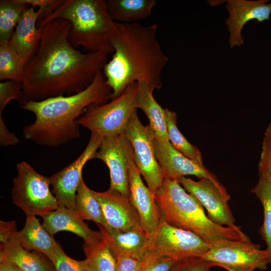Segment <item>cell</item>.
<instances>
[{"label": "cell", "instance_id": "cell-2", "mask_svg": "<svg viewBox=\"0 0 271 271\" xmlns=\"http://www.w3.org/2000/svg\"><path fill=\"white\" fill-rule=\"evenodd\" d=\"M115 23L118 31L112 42L114 52L102 70L112 90L111 99L134 82L161 88L162 72L169 57L157 38L158 26Z\"/></svg>", "mask_w": 271, "mask_h": 271}, {"label": "cell", "instance_id": "cell-28", "mask_svg": "<svg viewBox=\"0 0 271 271\" xmlns=\"http://www.w3.org/2000/svg\"><path fill=\"white\" fill-rule=\"evenodd\" d=\"M165 114L168 134L171 145L185 157L204 166L202 154L199 149L191 144L178 129L176 113L166 108Z\"/></svg>", "mask_w": 271, "mask_h": 271}, {"label": "cell", "instance_id": "cell-17", "mask_svg": "<svg viewBox=\"0 0 271 271\" xmlns=\"http://www.w3.org/2000/svg\"><path fill=\"white\" fill-rule=\"evenodd\" d=\"M109 228L127 230L142 228L139 215L129 198L108 189L103 192L93 191Z\"/></svg>", "mask_w": 271, "mask_h": 271}, {"label": "cell", "instance_id": "cell-36", "mask_svg": "<svg viewBox=\"0 0 271 271\" xmlns=\"http://www.w3.org/2000/svg\"><path fill=\"white\" fill-rule=\"evenodd\" d=\"M115 260V271H141L143 260L131 255L120 256Z\"/></svg>", "mask_w": 271, "mask_h": 271}, {"label": "cell", "instance_id": "cell-18", "mask_svg": "<svg viewBox=\"0 0 271 271\" xmlns=\"http://www.w3.org/2000/svg\"><path fill=\"white\" fill-rule=\"evenodd\" d=\"M42 225L51 235L60 231H68L82 238L85 244L92 245L101 241V232L91 229L75 210L58 207L43 217Z\"/></svg>", "mask_w": 271, "mask_h": 271}, {"label": "cell", "instance_id": "cell-6", "mask_svg": "<svg viewBox=\"0 0 271 271\" xmlns=\"http://www.w3.org/2000/svg\"><path fill=\"white\" fill-rule=\"evenodd\" d=\"M137 90L138 83L134 82L110 102L89 106L77 123L103 138L124 133L130 117L137 109Z\"/></svg>", "mask_w": 271, "mask_h": 271}, {"label": "cell", "instance_id": "cell-29", "mask_svg": "<svg viewBox=\"0 0 271 271\" xmlns=\"http://www.w3.org/2000/svg\"><path fill=\"white\" fill-rule=\"evenodd\" d=\"M84 260L88 271H115V260L105 239L94 244H84Z\"/></svg>", "mask_w": 271, "mask_h": 271}, {"label": "cell", "instance_id": "cell-16", "mask_svg": "<svg viewBox=\"0 0 271 271\" xmlns=\"http://www.w3.org/2000/svg\"><path fill=\"white\" fill-rule=\"evenodd\" d=\"M268 0H228L226 7L228 12L225 21L229 33L231 48L240 47L244 42L242 35L243 27L249 21L259 22L268 20L271 14V3Z\"/></svg>", "mask_w": 271, "mask_h": 271}, {"label": "cell", "instance_id": "cell-32", "mask_svg": "<svg viewBox=\"0 0 271 271\" xmlns=\"http://www.w3.org/2000/svg\"><path fill=\"white\" fill-rule=\"evenodd\" d=\"M55 271H88L83 260H77L68 256L60 247L50 260Z\"/></svg>", "mask_w": 271, "mask_h": 271}, {"label": "cell", "instance_id": "cell-7", "mask_svg": "<svg viewBox=\"0 0 271 271\" xmlns=\"http://www.w3.org/2000/svg\"><path fill=\"white\" fill-rule=\"evenodd\" d=\"M50 185L49 177L37 172L27 162H20L13 179L12 201L26 216L43 217L59 207Z\"/></svg>", "mask_w": 271, "mask_h": 271}, {"label": "cell", "instance_id": "cell-33", "mask_svg": "<svg viewBox=\"0 0 271 271\" xmlns=\"http://www.w3.org/2000/svg\"><path fill=\"white\" fill-rule=\"evenodd\" d=\"M213 263L201 257H190L179 260L171 271H209Z\"/></svg>", "mask_w": 271, "mask_h": 271}, {"label": "cell", "instance_id": "cell-40", "mask_svg": "<svg viewBox=\"0 0 271 271\" xmlns=\"http://www.w3.org/2000/svg\"><path fill=\"white\" fill-rule=\"evenodd\" d=\"M262 144L271 146V122L268 124L264 132Z\"/></svg>", "mask_w": 271, "mask_h": 271}, {"label": "cell", "instance_id": "cell-14", "mask_svg": "<svg viewBox=\"0 0 271 271\" xmlns=\"http://www.w3.org/2000/svg\"><path fill=\"white\" fill-rule=\"evenodd\" d=\"M154 145L157 161L165 176L177 180L181 177L193 175L199 179L211 181L227 198L230 196L216 176L201 165L184 156L171 145L170 141H162L154 137Z\"/></svg>", "mask_w": 271, "mask_h": 271}, {"label": "cell", "instance_id": "cell-26", "mask_svg": "<svg viewBox=\"0 0 271 271\" xmlns=\"http://www.w3.org/2000/svg\"><path fill=\"white\" fill-rule=\"evenodd\" d=\"M251 192L260 201L263 209V221L259 232L271 254V176L259 175Z\"/></svg>", "mask_w": 271, "mask_h": 271}, {"label": "cell", "instance_id": "cell-15", "mask_svg": "<svg viewBox=\"0 0 271 271\" xmlns=\"http://www.w3.org/2000/svg\"><path fill=\"white\" fill-rule=\"evenodd\" d=\"M129 199L137 210L143 229L150 238L157 231L163 218L155 194L144 183L133 161L129 167Z\"/></svg>", "mask_w": 271, "mask_h": 271}, {"label": "cell", "instance_id": "cell-4", "mask_svg": "<svg viewBox=\"0 0 271 271\" xmlns=\"http://www.w3.org/2000/svg\"><path fill=\"white\" fill-rule=\"evenodd\" d=\"M163 219L176 227L192 232L211 247L223 240H249L241 230L212 221L204 207L177 180L165 176L163 186L155 193Z\"/></svg>", "mask_w": 271, "mask_h": 271}, {"label": "cell", "instance_id": "cell-19", "mask_svg": "<svg viewBox=\"0 0 271 271\" xmlns=\"http://www.w3.org/2000/svg\"><path fill=\"white\" fill-rule=\"evenodd\" d=\"M41 14L40 9L28 7L23 13L9 43L26 64L35 54L41 37V28L37 23Z\"/></svg>", "mask_w": 271, "mask_h": 271}, {"label": "cell", "instance_id": "cell-27", "mask_svg": "<svg viewBox=\"0 0 271 271\" xmlns=\"http://www.w3.org/2000/svg\"><path fill=\"white\" fill-rule=\"evenodd\" d=\"M29 6L21 0L0 1V45L9 42L23 13Z\"/></svg>", "mask_w": 271, "mask_h": 271}, {"label": "cell", "instance_id": "cell-39", "mask_svg": "<svg viewBox=\"0 0 271 271\" xmlns=\"http://www.w3.org/2000/svg\"><path fill=\"white\" fill-rule=\"evenodd\" d=\"M219 266L224 268L227 271H254L253 269L248 267H241L227 265H220Z\"/></svg>", "mask_w": 271, "mask_h": 271}, {"label": "cell", "instance_id": "cell-20", "mask_svg": "<svg viewBox=\"0 0 271 271\" xmlns=\"http://www.w3.org/2000/svg\"><path fill=\"white\" fill-rule=\"evenodd\" d=\"M114 258L128 255L143 260L149 237L143 228L121 230L99 227Z\"/></svg>", "mask_w": 271, "mask_h": 271}, {"label": "cell", "instance_id": "cell-3", "mask_svg": "<svg viewBox=\"0 0 271 271\" xmlns=\"http://www.w3.org/2000/svg\"><path fill=\"white\" fill-rule=\"evenodd\" d=\"M112 90L102 71L83 90L70 95L29 100L21 108L33 113L32 123L23 128L24 138L35 144L50 147L65 145L80 136L78 119L92 104H101L111 99Z\"/></svg>", "mask_w": 271, "mask_h": 271}, {"label": "cell", "instance_id": "cell-1", "mask_svg": "<svg viewBox=\"0 0 271 271\" xmlns=\"http://www.w3.org/2000/svg\"><path fill=\"white\" fill-rule=\"evenodd\" d=\"M70 28L64 19L41 28L37 50L25 64L22 89L26 102L78 93L103 70L108 54L76 49L68 39Z\"/></svg>", "mask_w": 271, "mask_h": 271}, {"label": "cell", "instance_id": "cell-5", "mask_svg": "<svg viewBox=\"0 0 271 271\" xmlns=\"http://www.w3.org/2000/svg\"><path fill=\"white\" fill-rule=\"evenodd\" d=\"M56 19L70 23L68 39L74 48L81 46L88 52L113 53L112 42L118 29L109 16L105 0H65L37 27L42 28Z\"/></svg>", "mask_w": 271, "mask_h": 271}, {"label": "cell", "instance_id": "cell-25", "mask_svg": "<svg viewBox=\"0 0 271 271\" xmlns=\"http://www.w3.org/2000/svg\"><path fill=\"white\" fill-rule=\"evenodd\" d=\"M75 211L83 220L93 221L98 227H109L103 215L101 206L93 191L85 184L83 178L78 186L75 199Z\"/></svg>", "mask_w": 271, "mask_h": 271}, {"label": "cell", "instance_id": "cell-21", "mask_svg": "<svg viewBox=\"0 0 271 271\" xmlns=\"http://www.w3.org/2000/svg\"><path fill=\"white\" fill-rule=\"evenodd\" d=\"M16 239L26 250H35L50 260L60 247L34 216H27L25 225L17 232Z\"/></svg>", "mask_w": 271, "mask_h": 271}, {"label": "cell", "instance_id": "cell-37", "mask_svg": "<svg viewBox=\"0 0 271 271\" xmlns=\"http://www.w3.org/2000/svg\"><path fill=\"white\" fill-rule=\"evenodd\" d=\"M259 175L271 176V146L263 144L258 164Z\"/></svg>", "mask_w": 271, "mask_h": 271}, {"label": "cell", "instance_id": "cell-24", "mask_svg": "<svg viewBox=\"0 0 271 271\" xmlns=\"http://www.w3.org/2000/svg\"><path fill=\"white\" fill-rule=\"evenodd\" d=\"M107 10L115 22L132 24L149 17L157 3L155 0H105Z\"/></svg>", "mask_w": 271, "mask_h": 271}, {"label": "cell", "instance_id": "cell-13", "mask_svg": "<svg viewBox=\"0 0 271 271\" xmlns=\"http://www.w3.org/2000/svg\"><path fill=\"white\" fill-rule=\"evenodd\" d=\"M177 180L206 209L212 221L221 226L241 230L240 227L235 224V219L228 203L230 199L211 181L201 178L196 181L185 177H180Z\"/></svg>", "mask_w": 271, "mask_h": 271}, {"label": "cell", "instance_id": "cell-22", "mask_svg": "<svg viewBox=\"0 0 271 271\" xmlns=\"http://www.w3.org/2000/svg\"><path fill=\"white\" fill-rule=\"evenodd\" d=\"M154 88L146 83H138L136 106L141 109L148 118L155 138L162 141H169L165 109L162 108L154 98Z\"/></svg>", "mask_w": 271, "mask_h": 271}, {"label": "cell", "instance_id": "cell-9", "mask_svg": "<svg viewBox=\"0 0 271 271\" xmlns=\"http://www.w3.org/2000/svg\"><path fill=\"white\" fill-rule=\"evenodd\" d=\"M125 134L130 142L133 153V161L148 187L154 193L163 185L165 175L156 157L154 132L150 126L144 125L136 110L127 123Z\"/></svg>", "mask_w": 271, "mask_h": 271}, {"label": "cell", "instance_id": "cell-11", "mask_svg": "<svg viewBox=\"0 0 271 271\" xmlns=\"http://www.w3.org/2000/svg\"><path fill=\"white\" fill-rule=\"evenodd\" d=\"M133 157L132 148L125 133L103 138L95 157L102 161L108 168L109 189L129 198V167Z\"/></svg>", "mask_w": 271, "mask_h": 271}, {"label": "cell", "instance_id": "cell-10", "mask_svg": "<svg viewBox=\"0 0 271 271\" xmlns=\"http://www.w3.org/2000/svg\"><path fill=\"white\" fill-rule=\"evenodd\" d=\"M260 247L250 240L225 239L210 247L201 258L211 262L213 266L227 265L265 269L271 263V254L266 249H260Z\"/></svg>", "mask_w": 271, "mask_h": 271}, {"label": "cell", "instance_id": "cell-8", "mask_svg": "<svg viewBox=\"0 0 271 271\" xmlns=\"http://www.w3.org/2000/svg\"><path fill=\"white\" fill-rule=\"evenodd\" d=\"M209 249L199 235L173 226L163 218L157 231L149 238L143 260L162 256L179 259L201 257Z\"/></svg>", "mask_w": 271, "mask_h": 271}, {"label": "cell", "instance_id": "cell-34", "mask_svg": "<svg viewBox=\"0 0 271 271\" xmlns=\"http://www.w3.org/2000/svg\"><path fill=\"white\" fill-rule=\"evenodd\" d=\"M179 260L165 256L146 258L141 271H171Z\"/></svg>", "mask_w": 271, "mask_h": 271}, {"label": "cell", "instance_id": "cell-23", "mask_svg": "<svg viewBox=\"0 0 271 271\" xmlns=\"http://www.w3.org/2000/svg\"><path fill=\"white\" fill-rule=\"evenodd\" d=\"M0 259L13 262L22 271H55L50 260H47L37 252H31L25 249L16 236L1 243Z\"/></svg>", "mask_w": 271, "mask_h": 271}, {"label": "cell", "instance_id": "cell-30", "mask_svg": "<svg viewBox=\"0 0 271 271\" xmlns=\"http://www.w3.org/2000/svg\"><path fill=\"white\" fill-rule=\"evenodd\" d=\"M25 62L9 42L0 45V80L22 82Z\"/></svg>", "mask_w": 271, "mask_h": 271}, {"label": "cell", "instance_id": "cell-12", "mask_svg": "<svg viewBox=\"0 0 271 271\" xmlns=\"http://www.w3.org/2000/svg\"><path fill=\"white\" fill-rule=\"evenodd\" d=\"M103 138L91 132L89 142L80 156L64 169L49 177L52 193L56 198L59 207L75 210L77 190L82 178L85 164L95 158Z\"/></svg>", "mask_w": 271, "mask_h": 271}, {"label": "cell", "instance_id": "cell-35", "mask_svg": "<svg viewBox=\"0 0 271 271\" xmlns=\"http://www.w3.org/2000/svg\"><path fill=\"white\" fill-rule=\"evenodd\" d=\"M22 2L34 7H38L41 14L37 26L57 10L65 0H21Z\"/></svg>", "mask_w": 271, "mask_h": 271}, {"label": "cell", "instance_id": "cell-38", "mask_svg": "<svg viewBox=\"0 0 271 271\" xmlns=\"http://www.w3.org/2000/svg\"><path fill=\"white\" fill-rule=\"evenodd\" d=\"M0 271H22L16 264L6 259H0Z\"/></svg>", "mask_w": 271, "mask_h": 271}, {"label": "cell", "instance_id": "cell-31", "mask_svg": "<svg viewBox=\"0 0 271 271\" xmlns=\"http://www.w3.org/2000/svg\"><path fill=\"white\" fill-rule=\"evenodd\" d=\"M16 100L21 105L26 102L22 89V82L6 80L0 83V117L7 104L12 100Z\"/></svg>", "mask_w": 271, "mask_h": 271}]
</instances>
